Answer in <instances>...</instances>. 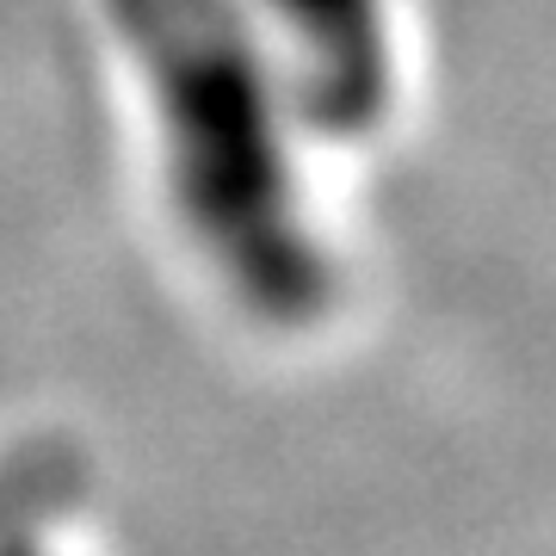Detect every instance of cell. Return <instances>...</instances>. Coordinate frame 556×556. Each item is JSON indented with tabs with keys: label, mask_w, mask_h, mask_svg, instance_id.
<instances>
[{
	"label": "cell",
	"mask_w": 556,
	"mask_h": 556,
	"mask_svg": "<svg viewBox=\"0 0 556 556\" xmlns=\"http://www.w3.org/2000/svg\"><path fill=\"white\" fill-rule=\"evenodd\" d=\"M137 62L167 161V199L229 298L260 321L303 328L334 298V266L303 217L273 62L241 0H105Z\"/></svg>",
	"instance_id": "1"
},
{
	"label": "cell",
	"mask_w": 556,
	"mask_h": 556,
	"mask_svg": "<svg viewBox=\"0 0 556 556\" xmlns=\"http://www.w3.org/2000/svg\"><path fill=\"white\" fill-rule=\"evenodd\" d=\"M291 62V105L321 137H371L396 93L383 0H260Z\"/></svg>",
	"instance_id": "2"
},
{
	"label": "cell",
	"mask_w": 556,
	"mask_h": 556,
	"mask_svg": "<svg viewBox=\"0 0 556 556\" xmlns=\"http://www.w3.org/2000/svg\"><path fill=\"white\" fill-rule=\"evenodd\" d=\"M87 457L68 439H31L20 452L0 457V538L38 532L43 519H56L80 495Z\"/></svg>",
	"instance_id": "3"
},
{
	"label": "cell",
	"mask_w": 556,
	"mask_h": 556,
	"mask_svg": "<svg viewBox=\"0 0 556 556\" xmlns=\"http://www.w3.org/2000/svg\"><path fill=\"white\" fill-rule=\"evenodd\" d=\"M0 556H43V551H38V532H20V538H0Z\"/></svg>",
	"instance_id": "4"
}]
</instances>
